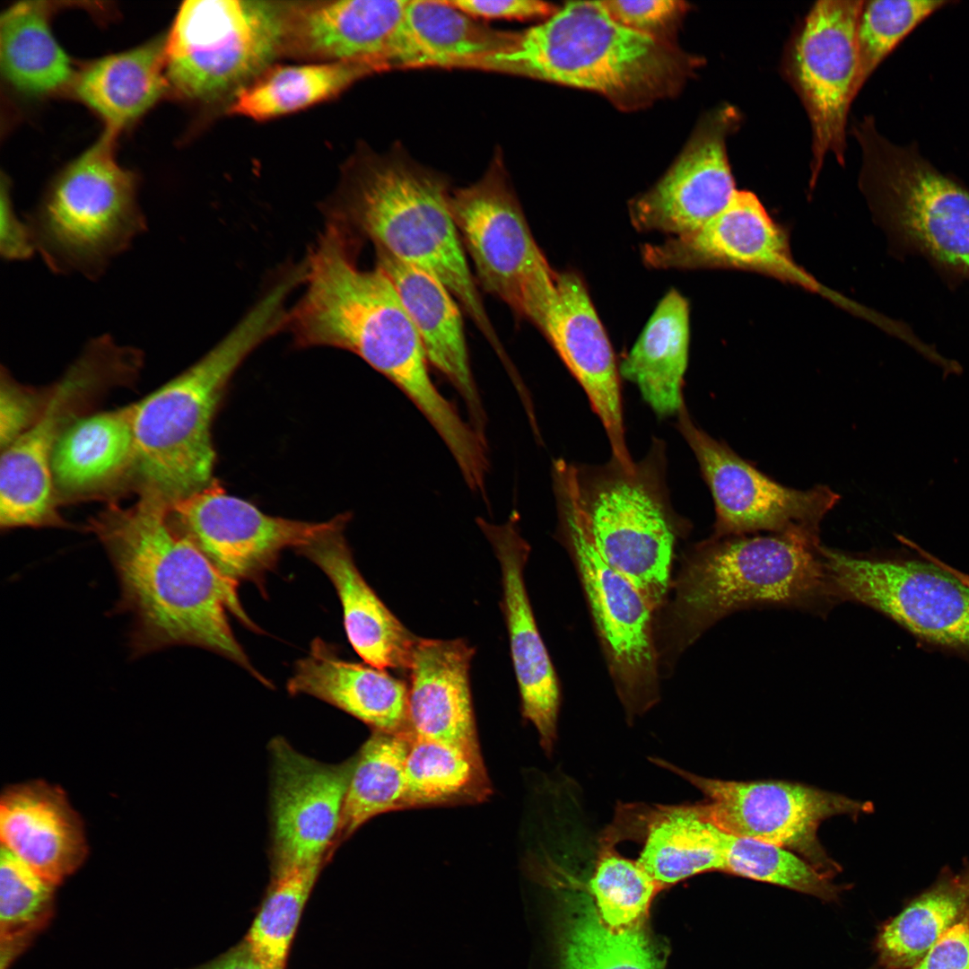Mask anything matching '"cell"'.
<instances>
[{
  "label": "cell",
  "instance_id": "ac0fdd59",
  "mask_svg": "<svg viewBox=\"0 0 969 969\" xmlns=\"http://www.w3.org/2000/svg\"><path fill=\"white\" fill-rule=\"evenodd\" d=\"M170 511L222 574L262 588L284 549L298 550L349 519L346 514L324 522L270 516L214 482L171 503Z\"/></svg>",
  "mask_w": 969,
  "mask_h": 969
},
{
  "label": "cell",
  "instance_id": "e0dca14e",
  "mask_svg": "<svg viewBox=\"0 0 969 969\" xmlns=\"http://www.w3.org/2000/svg\"><path fill=\"white\" fill-rule=\"evenodd\" d=\"M677 427L693 450L715 505L712 537L762 530L819 533V524L840 499L829 487L799 491L781 485L699 428L684 404Z\"/></svg>",
  "mask_w": 969,
  "mask_h": 969
},
{
  "label": "cell",
  "instance_id": "3957f363",
  "mask_svg": "<svg viewBox=\"0 0 969 969\" xmlns=\"http://www.w3.org/2000/svg\"><path fill=\"white\" fill-rule=\"evenodd\" d=\"M702 63L670 42L623 26L600 1H583L519 32L508 51L479 70L592 91L634 109L676 93Z\"/></svg>",
  "mask_w": 969,
  "mask_h": 969
},
{
  "label": "cell",
  "instance_id": "9a60e30c",
  "mask_svg": "<svg viewBox=\"0 0 969 969\" xmlns=\"http://www.w3.org/2000/svg\"><path fill=\"white\" fill-rule=\"evenodd\" d=\"M864 1H818L784 52L782 71L811 127L810 186L828 154L845 164L846 126L856 97L857 28Z\"/></svg>",
  "mask_w": 969,
  "mask_h": 969
},
{
  "label": "cell",
  "instance_id": "6da1fadb",
  "mask_svg": "<svg viewBox=\"0 0 969 969\" xmlns=\"http://www.w3.org/2000/svg\"><path fill=\"white\" fill-rule=\"evenodd\" d=\"M170 515V502L144 488L133 505L112 503L89 523L116 570L119 604L134 617V653L197 646L227 658L267 685L230 624L232 615L258 630L241 606L238 583L222 574L192 538L172 525Z\"/></svg>",
  "mask_w": 969,
  "mask_h": 969
},
{
  "label": "cell",
  "instance_id": "d4e9b609",
  "mask_svg": "<svg viewBox=\"0 0 969 969\" xmlns=\"http://www.w3.org/2000/svg\"><path fill=\"white\" fill-rule=\"evenodd\" d=\"M0 837L2 847L55 886L87 854L79 816L61 789L42 781L14 785L2 794Z\"/></svg>",
  "mask_w": 969,
  "mask_h": 969
},
{
  "label": "cell",
  "instance_id": "e575fe53",
  "mask_svg": "<svg viewBox=\"0 0 969 969\" xmlns=\"http://www.w3.org/2000/svg\"><path fill=\"white\" fill-rule=\"evenodd\" d=\"M568 891L560 922L561 969H663V958L644 922L613 930L600 918L592 896Z\"/></svg>",
  "mask_w": 969,
  "mask_h": 969
},
{
  "label": "cell",
  "instance_id": "7bdbcfd3",
  "mask_svg": "<svg viewBox=\"0 0 969 969\" xmlns=\"http://www.w3.org/2000/svg\"><path fill=\"white\" fill-rule=\"evenodd\" d=\"M724 871L835 901L842 888L795 852L722 831Z\"/></svg>",
  "mask_w": 969,
  "mask_h": 969
},
{
  "label": "cell",
  "instance_id": "d6986e66",
  "mask_svg": "<svg viewBox=\"0 0 969 969\" xmlns=\"http://www.w3.org/2000/svg\"><path fill=\"white\" fill-rule=\"evenodd\" d=\"M271 756V873L326 863L337 847L354 755L341 764H324L274 738Z\"/></svg>",
  "mask_w": 969,
  "mask_h": 969
},
{
  "label": "cell",
  "instance_id": "277c9868",
  "mask_svg": "<svg viewBox=\"0 0 969 969\" xmlns=\"http://www.w3.org/2000/svg\"><path fill=\"white\" fill-rule=\"evenodd\" d=\"M665 474L659 441L631 470L613 458L602 466L560 458L552 467L558 522L578 529L654 611L666 603L677 542L688 527L671 506Z\"/></svg>",
  "mask_w": 969,
  "mask_h": 969
},
{
  "label": "cell",
  "instance_id": "5bb4252c",
  "mask_svg": "<svg viewBox=\"0 0 969 969\" xmlns=\"http://www.w3.org/2000/svg\"><path fill=\"white\" fill-rule=\"evenodd\" d=\"M655 764L684 778L705 800V817L721 831L790 850L833 877L841 868L821 845L817 831L825 819L869 812L871 804L802 783L737 781L706 778L661 759Z\"/></svg>",
  "mask_w": 969,
  "mask_h": 969
},
{
  "label": "cell",
  "instance_id": "4fadbf2b",
  "mask_svg": "<svg viewBox=\"0 0 969 969\" xmlns=\"http://www.w3.org/2000/svg\"><path fill=\"white\" fill-rule=\"evenodd\" d=\"M834 602L854 601L932 644L969 653V587L925 559L865 558L821 546Z\"/></svg>",
  "mask_w": 969,
  "mask_h": 969
},
{
  "label": "cell",
  "instance_id": "c3c4849f",
  "mask_svg": "<svg viewBox=\"0 0 969 969\" xmlns=\"http://www.w3.org/2000/svg\"><path fill=\"white\" fill-rule=\"evenodd\" d=\"M908 969H969V908L929 952Z\"/></svg>",
  "mask_w": 969,
  "mask_h": 969
},
{
  "label": "cell",
  "instance_id": "7a4b0ae2",
  "mask_svg": "<svg viewBox=\"0 0 969 969\" xmlns=\"http://www.w3.org/2000/svg\"><path fill=\"white\" fill-rule=\"evenodd\" d=\"M304 265L307 288L288 318L298 342L357 354L403 391L449 449L464 446L471 425L433 383L419 335L385 271L359 267L335 224Z\"/></svg>",
  "mask_w": 969,
  "mask_h": 969
},
{
  "label": "cell",
  "instance_id": "2e32d148",
  "mask_svg": "<svg viewBox=\"0 0 969 969\" xmlns=\"http://www.w3.org/2000/svg\"><path fill=\"white\" fill-rule=\"evenodd\" d=\"M558 534L575 564L609 674L632 722L659 700L655 611L578 529L558 522Z\"/></svg>",
  "mask_w": 969,
  "mask_h": 969
},
{
  "label": "cell",
  "instance_id": "f546056e",
  "mask_svg": "<svg viewBox=\"0 0 969 969\" xmlns=\"http://www.w3.org/2000/svg\"><path fill=\"white\" fill-rule=\"evenodd\" d=\"M518 33L491 28L450 1L407 0L383 65L385 71L479 69L487 58L508 51Z\"/></svg>",
  "mask_w": 969,
  "mask_h": 969
},
{
  "label": "cell",
  "instance_id": "8fae6325",
  "mask_svg": "<svg viewBox=\"0 0 969 969\" xmlns=\"http://www.w3.org/2000/svg\"><path fill=\"white\" fill-rule=\"evenodd\" d=\"M451 211L483 289L542 332L559 273L535 240L501 156L476 182L452 192Z\"/></svg>",
  "mask_w": 969,
  "mask_h": 969
},
{
  "label": "cell",
  "instance_id": "52a82bcc",
  "mask_svg": "<svg viewBox=\"0 0 969 969\" xmlns=\"http://www.w3.org/2000/svg\"><path fill=\"white\" fill-rule=\"evenodd\" d=\"M451 194L442 176L395 150L362 167L351 188L346 215L375 247L443 283L504 361L508 355L467 260Z\"/></svg>",
  "mask_w": 969,
  "mask_h": 969
},
{
  "label": "cell",
  "instance_id": "f907efd6",
  "mask_svg": "<svg viewBox=\"0 0 969 969\" xmlns=\"http://www.w3.org/2000/svg\"><path fill=\"white\" fill-rule=\"evenodd\" d=\"M37 252L31 231L26 222L16 215L10 197L8 182L3 179L0 197V254L7 261H22Z\"/></svg>",
  "mask_w": 969,
  "mask_h": 969
},
{
  "label": "cell",
  "instance_id": "1f68e13d",
  "mask_svg": "<svg viewBox=\"0 0 969 969\" xmlns=\"http://www.w3.org/2000/svg\"><path fill=\"white\" fill-rule=\"evenodd\" d=\"M690 310L671 289L658 303L629 354L620 376L635 383L659 416L677 415L684 406L683 382L688 363Z\"/></svg>",
  "mask_w": 969,
  "mask_h": 969
},
{
  "label": "cell",
  "instance_id": "7dc6e473",
  "mask_svg": "<svg viewBox=\"0 0 969 969\" xmlns=\"http://www.w3.org/2000/svg\"><path fill=\"white\" fill-rule=\"evenodd\" d=\"M24 387L2 368L0 385V444L2 450L37 420L48 397Z\"/></svg>",
  "mask_w": 969,
  "mask_h": 969
},
{
  "label": "cell",
  "instance_id": "f35d334b",
  "mask_svg": "<svg viewBox=\"0 0 969 969\" xmlns=\"http://www.w3.org/2000/svg\"><path fill=\"white\" fill-rule=\"evenodd\" d=\"M969 908V891L958 874L941 870L937 880L886 921L875 941L879 968L916 965Z\"/></svg>",
  "mask_w": 969,
  "mask_h": 969
},
{
  "label": "cell",
  "instance_id": "7402d4cb",
  "mask_svg": "<svg viewBox=\"0 0 969 969\" xmlns=\"http://www.w3.org/2000/svg\"><path fill=\"white\" fill-rule=\"evenodd\" d=\"M476 523L500 563L501 606L509 634L522 716L535 727L540 746L550 755L557 738L561 690L526 589L524 569L530 546L520 534L519 515L515 511L503 524H493L482 518H478Z\"/></svg>",
  "mask_w": 969,
  "mask_h": 969
},
{
  "label": "cell",
  "instance_id": "836d02e7",
  "mask_svg": "<svg viewBox=\"0 0 969 969\" xmlns=\"http://www.w3.org/2000/svg\"><path fill=\"white\" fill-rule=\"evenodd\" d=\"M134 465L131 406L76 419L51 456L53 483L67 493L91 491Z\"/></svg>",
  "mask_w": 969,
  "mask_h": 969
},
{
  "label": "cell",
  "instance_id": "60d3db41",
  "mask_svg": "<svg viewBox=\"0 0 969 969\" xmlns=\"http://www.w3.org/2000/svg\"><path fill=\"white\" fill-rule=\"evenodd\" d=\"M323 862L271 873L270 883L243 941L266 965L285 969L302 912Z\"/></svg>",
  "mask_w": 969,
  "mask_h": 969
},
{
  "label": "cell",
  "instance_id": "ee69618b",
  "mask_svg": "<svg viewBox=\"0 0 969 969\" xmlns=\"http://www.w3.org/2000/svg\"><path fill=\"white\" fill-rule=\"evenodd\" d=\"M589 880V892L598 912L613 930L632 928L644 922L659 885L633 860L615 850L616 844L602 839Z\"/></svg>",
  "mask_w": 969,
  "mask_h": 969
},
{
  "label": "cell",
  "instance_id": "30bf717a",
  "mask_svg": "<svg viewBox=\"0 0 969 969\" xmlns=\"http://www.w3.org/2000/svg\"><path fill=\"white\" fill-rule=\"evenodd\" d=\"M284 38V3L186 1L166 36L169 91L203 101L240 90L283 54Z\"/></svg>",
  "mask_w": 969,
  "mask_h": 969
},
{
  "label": "cell",
  "instance_id": "d590c367",
  "mask_svg": "<svg viewBox=\"0 0 969 969\" xmlns=\"http://www.w3.org/2000/svg\"><path fill=\"white\" fill-rule=\"evenodd\" d=\"M377 72H383L380 65L369 61L270 66L237 92L229 111L256 120L273 118L331 99Z\"/></svg>",
  "mask_w": 969,
  "mask_h": 969
},
{
  "label": "cell",
  "instance_id": "ffe728a7",
  "mask_svg": "<svg viewBox=\"0 0 969 969\" xmlns=\"http://www.w3.org/2000/svg\"><path fill=\"white\" fill-rule=\"evenodd\" d=\"M741 122L740 111L729 104L704 115L667 173L630 203L629 216L634 228L682 236L697 231L720 213L738 191L727 140Z\"/></svg>",
  "mask_w": 969,
  "mask_h": 969
},
{
  "label": "cell",
  "instance_id": "816d5d0a",
  "mask_svg": "<svg viewBox=\"0 0 969 969\" xmlns=\"http://www.w3.org/2000/svg\"><path fill=\"white\" fill-rule=\"evenodd\" d=\"M195 969H274L263 962L251 948L241 940L215 959Z\"/></svg>",
  "mask_w": 969,
  "mask_h": 969
},
{
  "label": "cell",
  "instance_id": "484cf974",
  "mask_svg": "<svg viewBox=\"0 0 969 969\" xmlns=\"http://www.w3.org/2000/svg\"><path fill=\"white\" fill-rule=\"evenodd\" d=\"M423 344L428 362L462 397L472 426L485 437L487 417L472 373L458 302L437 277L375 247Z\"/></svg>",
  "mask_w": 969,
  "mask_h": 969
},
{
  "label": "cell",
  "instance_id": "4dcf8cb0",
  "mask_svg": "<svg viewBox=\"0 0 969 969\" xmlns=\"http://www.w3.org/2000/svg\"><path fill=\"white\" fill-rule=\"evenodd\" d=\"M621 811L633 825L615 821L607 835L616 844L639 839L636 861L661 889L703 872L724 871L722 831L705 817L699 803L628 806Z\"/></svg>",
  "mask_w": 969,
  "mask_h": 969
},
{
  "label": "cell",
  "instance_id": "9c48e42d",
  "mask_svg": "<svg viewBox=\"0 0 969 969\" xmlns=\"http://www.w3.org/2000/svg\"><path fill=\"white\" fill-rule=\"evenodd\" d=\"M851 134L861 153L860 186L905 244L969 277V192L912 145L890 142L870 116Z\"/></svg>",
  "mask_w": 969,
  "mask_h": 969
},
{
  "label": "cell",
  "instance_id": "8d00e7d4",
  "mask_svg": "<svg viewBox=\"0 0 969 969\" xmlns=\"http://www.w3.org/2000/svg\"><path fill=\"white\" fill-rule=\"evenodd\" d=\"M45 2H20L0 20V60L5 79L30 95L56 92L73 81L69 57L56 41Z\"/></svg>",
  "mask_w": 969,
  "mask_h": 969
},
{
  "label": "cell",
  "instance_id": "74e56055",
  "mask_svg": "<svg viewBox=\"0 0 969 969\" xmlns=\"http://www.w3.org/2000/svg\"><path fill=\"white\" fill-rule=\"evenodd\" d=\"M491 794L481 753L432 739L411 741L401 810L479 804Z\"/></svg>",
  "mask_w": 969,
  "mask_h": 969
},
{
  "label": "cell",
  "instance_id": "83f0119b",
  "mask_svg": "<svg viewBox=\"0 0 969 969\" xmlns=\"http://www.w3.org/2000/svg\"><path fill=\"white\" fill-rule=\"evenodd\" d=\"M347 521L327 530L297 551L314 563L334 585L343 608L347 639L364 662L380 669L407 672L418 638L385 606L362 577L344 536Z\"/></svg>",
  "mask_w": 969,
  "mask_h": 969
},
{
  "label": "cell",
  "instance_id": "8992f818",
  "mask_svg": "<svg viewBox=\"0 0 969 969\" xmlns=\"http://www.w3.org/2000/svg\"><path fill=\"white\" fill-rule=\"evenodd\" d=\"M818 533L711 538L687 554L673 585L666 655L673 659L735 611L763 606L825 610L835 603Z\"/></svg>",
  "mask_w": 969,
  "mask_h": 969
},
{
  "label": "cell",
  "instance_id": "4316f807",
  "mask_svg": "<svg viewBox=\"0 0 969 969\" xmlns=\"http://www.w3.org/2000/svg\"><path fill=\"white\" fill-rule=\"evenodd\" d=\"M474 655L475 649L461 638L417 639L407 670L415 738L481 753L469 680Z\"/></svg>",
  "mask_w": 969,
  "mask_h": 969
},
{
  "label": "cell",
  "instance_id": "5b68a950",
  "mask_svg": "<svg viewBox=\"0 0 969 969\" xmlns=\"http://www.w3.org/2000/svg\"><path fill=\"white\" fill-rule=\"evenodd\" d=\"M287 296L285 288L274 287L200 360L131 405L134 465L144 488L171 504L212 483L215 411L244 359L287 323Z\"/></svg>",
  "mask_w": 969,
  "mask_h": 969
},
{
  "label": "cell",
  "instance_id": "cb8c5ba5",
  "mask_svg": "<svg viewBox=\"0 0 969 969\" xmlns=\"http://www.w3.org/2000/svg\"><path fill=\"white\" fill-rule=\"evenodd\" d=\"M407 0L284 3L283 54L315 62L383 57Z\"/></svg>",
  "mask_w": 969,
  "mask_h": 969
},
{
  "label": "cell",
  "instance_id": "681fc988",
  "mask_svg": "<svg viewBox=\"0 0 969 969\" xmlns=\"http://www.w3.org/2000/svg\"><path fill=\"white\" fill-rule=\"evenodd\" d=\"M450 3L477 20L546 19L558 10L549 3L537 0H452Z\"/></svg>",
  "mask_w": 969,
  "mask_h": 969
},
{
  "label": "cell",
  "instance_id": "db71d44e",
  "mask_svg": "<svg viewBox=\"0 0 969 969\" xmlns=\"http://www.w3.org/2000/svg\"><path fill=\"white\" fill-rule=\"evenodd\" d=\"M960 880L969 891V861L965 862L964 869L958 873Z\"/></svg>",
  "mask_w": 969,
  "mask_h": 969
},
{
  "label": "cell",
  "instance_id": "f5cc1de1",
  "mask_svg": "<svg viewBox=\"0 0 969 969\" xmlns=\"http://www.w3.org/2000/svg\"><path fill=\"white\" fill-rule=\"evenodd\" d=\"M901 541H902V542H903L904 544H906V545H907V546H909L910 547H912V548H913L914 550H916V551H917V552H918V553H919V554H921V556H922V557H923V558H924V559H927V560H929V561H931L932 563H936L937 565H938V566H940V567H942V568L946 569V570H947V571H948L949 572H951V573H952L953 575H955V576H956V577L957 579H959V580H960V581H961L962 582H964V583H965V584L966 586H968V587H969V574H967V573H965V572H961V571H959V570H957V569H956V568H954V567H952V566H950V565L947 564L946 563H944V562H942L941 560L938 559L937 557H935V556L931 555V554H929L928 552H926V551H924L923 549H921V547H920L919 546H917V545H915L914 543H912V542H911V541L907 540V539H906V538H904V537H903V538L901 539Z\"/></svg>",
  "mask_w": 969,
  "mask_h": 969
},
{
  "label": "cell",
  "instance_id": "f6af8a7d",
  "mask_svg": "<svg viewBox=\"0 0 969 969\" xmlns=\"http://www.w3.org/2000/svg\"><path fill=\"white\" fill-rule=\"evenodd\" d=\"M950 3L942 0L864 1L857 28L855 94L911 31Z\"/></svg>",
  "mask_w": 969,
  "mask_h": 969
},
{
  "label": "cell",
  "instance_id": "ba28073f",
  "mask_svg": "<svg viewBox=\"0 0 969 969\" xmlns=\"http://www.w3.org/2000/svg\"><path fill=\"white\" fill-rule=\"evenodd\" d=\"M116 135L106 129L26 216L36 251L53 273L97 279L146 230L136 179L115 159Z\"/></svg>",
  "mask_w": 969,
  "mask_h": 969
},
{
  "label": "cell",
  "instance_id": "f1b7e54d",
  "mask_svg": "<svg viewBox=\"0 0 969 969\" xmlns=\"http://www.w3.org/2000/svg\"><path fill=\"white\" fill-rule=\"evenodd\" d=\"M291 694L320 699L360 720L372 731L415 737L408 710V686L367 663L342 659L317 638L299 659L287 682Z\"/></svg>",
  "mask_w": 969,
  "mask_h": 969
},
{
  "label": "cell",
  "instance_id": "44dd1931",
  "mask_svg": "<svg viewBox=\"0 0 969 969\" xmlns=\"http://www.w3.org/2000/svg\"><path fill=\"white\" fill-rule=\"evenodd\" d=\"M642 257L653 268H745L819 287L793 261L784 231L757 196L746 190H738L729 205L697 231L645 244Z\"/></svg>",
  "mask_w": 969,
  "mask_h": 969
},
{
  "label": "cell",
  "instance_id": "b9f144b4",
  "mask_svg": "<svg viewBox=\"0 0 969 969\" xmlns=\"http://www.w3.org/2000/svg\"><path fill=\"white\" fill-rule=\"evenodd\" d=\"M54 888L4 847L0 859L1 969H6L49 922Z\"/></svg>",
  "mask_w": 969,
  "mask_h": 969
},
{
  "label": "cell",
  "instance_id": "603a6c76",
  "mask_svg": "<svg viewBox=\"0 0 969 969\" xmlns=\"http://www.w3.org/2000/svg\"><path fill=\"white\" fill-rule=\"evenodd\" d=\"M584 389L607 432L612 458L633 469L625 442L619 366L581 275L558 274L557 295L541 332Z\"/></svg>",
  "mask_w": 969,
  "mask_h": 969
},
{
  "label": "cell",
  "instance_id": "d6a6232c",
  "mask_svg": "<svg viewBox=\"0 0 969 969\" xmlns=\"http://www.w3.org/2000/svg\"><path fill=\"white\" fill-rule=\"evenodd\" d=\"M165 44L159 37L94 61L74 75V93L117 134L169 91Z\"/></svg>",
  "mask_w": 969,
  "mask_h": 969
},
{
  "label": "cell",
  "instance_id": "7c38bea8",
  "mask_svg": "<svg viewBox=\"0 0 969 969\" xmlns=\"http://www.w3.org/2000/svg\"><path fill=\"white\" fill-rule=\"evenodd\" d=\"M133 362L127 347L106 334L92 339L48 390L35 423L2 450L0 524L3 528L60 525L53 500L51 456L70 416L86 395L105 384L128 380Z\"/></svg>",
  "mask_w": 969,
  "mask_h": 969
},
{
  "label": "cell",
  "instance_id": "ab89813d",
  "mask_svg": "<svg viewBox=\"0 0 969 969\" xmlns=\"http://www.w3.org/2000/svg\"><path fill=\"white\" fill-rule=\"evenodd\" d=\"M414 738L372 731L354 755L337 845L371 818L401 810L406 760Z\"/></svg>",
  "mask_w": 969,
  "mask_h": 969
},
{
  "label": "cell",
  "instance_id": "bcb514c9",
  "mask_svg": "<svg viewBox=\"0 0 969 969\" xmlns=\"http://www.w3.org/2000/svg\"><path fill=\"white\" fill-rule=\"evenodd\" d=\"M609 15L623 26L654 39L670 42L668 36L688 9L677 0L600 1Z\"/></svg>",
  "mask_w": 969,
  "mask_h": 969
}]
</instances>
